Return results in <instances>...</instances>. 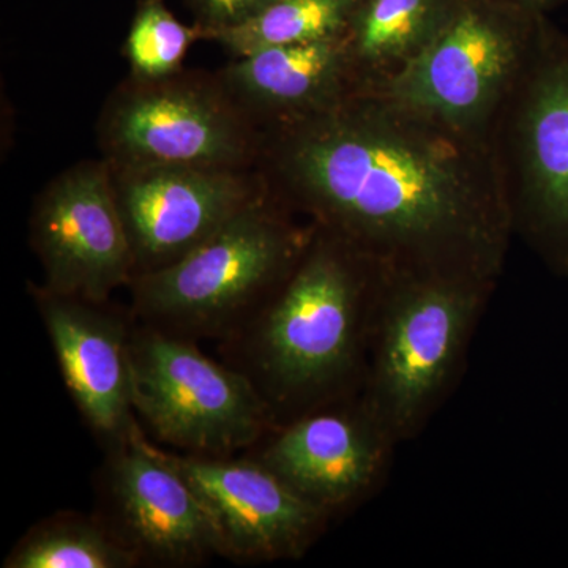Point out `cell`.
Masks as SVG:
<instances>
[{"label":"cell","instance_id":"5","mask_svg":"<svg viewBox=\"0 0 568 568\" xmlns=\"http://www.w3.org/2000/svg\"><path fill=\"white\" fill-rule=\"evenodd\" d=\"M488 148L514 234L568 278V33L548 14Z\"/></svg>","mask_w":568,"mask_h":568},{"label":"cell","instance_id":"6","mask_svg":"<svg viewBox=\"0 0 568 568\" xmlns=\"http://www.w3.org/2000/svg\"><path fill=\"white\" fill-rule=\"evenodd\" d=\"M544 17L514 0H457L416 61L375 92L488 145Z\"/></svg>","mask_w":568,"mask_h":568},{"label":"cell","instance_id":"2","mask_svg":"<svg viewBox=\"0 0 568 568\" xmlns=\"http://www.w3.org/2000/svg\"><path fill=\"white\" fill-rule=\"evenodd\" d=\"M286 278L233 336L224 362L244 373L274 425L361 394L384 268L312 224Z\"/></svg>","mask_w":568,"mask_h":568},{"label":"cell","instance_id":"19","mask_svg":"<svg viewBox=\"0 0 568 568\" xmlns=\"http://www.w3.org/2000/svg\"><path fill=\"white\" fill-rule=\"evenodd\" d=\"M201 39L196 26L189 28L174 17L164 0H141L123 54L132 77L156 80L182 70V62L193 41Z\"/></svg>","mask_w":568,"mask_h":568},{"label":"cell","instance_id":"10","mask_svg":"<svg viewBox=\"0 0 568 568\" xmlns=\"http://www.w3.org/2000/svg\"><path fill=\"white\" fill-rule=\"evenodd\" d=\"M110 168L132 245L134 276L181 260L268 194L257 170L170 164Z\"/></svg>","mask_w":568,"mask_h":568},{"label":"cell","instance_id":"1","mask_svg":"<svg viewBox=\"0 0 568 568\" xmlns=\"http://www.w3.org/2000/svg\"><path fill=\"white\" fill-rule=\"evenodd\" d=\"M272 197L381 267L495 284L510 213L488 145L375 91L260 129Z\"/></svg>","mask_w":568,"mask_h":568},{"label":"cell","instance_id":"9","mask_svg":"<svg viewBox=\"0 0 568 568\" xmlns=\"http://www.w3.org/2000/svg\"><path fill=\"white\" fill-rule=\"evenodd\" d=\"M31 246L55 294L104 304L134 278L129 234L106 160H88L52 179L31 213Z\"/></svg>","mask_w":568,"mask_h":568},{"label":"cell","instance_id":"17","mask_svg":"<svg viewBox=\"0 0 568 568\" xmlns=\"http://www.w3.org/2000/svg\"><path fill=\"white\" fill-rule=\"evenodd\" d=\"M140 560L102 518L52 515L33 526L3 559V568H132Z\"/></svg>","mask_w":568,"mask_h":568},{"label":"cell","instance_id":"21","mask_svg":"<svg viewBox=\"0 0 568 568\" xmlns=\"http://www.w3.org/2000/svg\"><path fill=\"white\" fill-rule=\"evenodd\" d=\"M514 2L519 3V6L530 11H536V13L548 14L549 11L556 9V7H559L560 3L566 2V0H514Z\"/></svg>","mask_w":568,"mask_h":568},{"label":"cell","instance_id":"20","mask_svg":"<svg viewBox=\"0 0 568 568\" xmlns=\"http://www.w3.org/2000/svg\"><path fill=\"white\" fill-rule=\"evenodd\" d=\"M196 17L201 39L213 32L235 28L248 21L272 0H185Z\"/></svg>","mask_w":568,"mask_h":568},{"label":"cell","instance_id":"13","mask_svg":"<svg viewBox=\"0 0 568 568\" xmlns=\"http://www.w3.org/2000/svg\"><path fill=\"white\" fill-rule=\"evenodd\" d=\"M394 446L357 394L274 426L250 455L334 518L375 489Z\"/></svg>","mask_w":568,"mask_h":568},{"label":"cell","instance_id":"18","mask_svg":"<svg viewBox=\"0 0 568 568\" xmlns=\"http://www.w3.org/2000/svg\"><path fill=\"white\" fill-rule=\"evenodd\" d=\"M358 0H272L235 28L213 32L234 59L268 48L294 47L343 37Z\"/></svg>","mask_w":568,"mask_h":568},{"label":"cell","instance_id":"8","mask_svg":"<svg viewBox=\"0 0 568 568\" xmlns=\"http://www.w3.org/2000/svg\"><path fill=\"white\" fill-rule=\"evenodd\" d=\"M97 138L112 166L256 170L260 129L216 74L181 70L156 80L130 78L104 104Z\"/></svg>","mask_w":568,"mask_h":568},{"label":"cell","instance_id":"12","mask_svg":"<svg viewBox=\"0 0 568 568\" xmlns=\"http://www.w3.org/2000/svg\"><path fill=\"white\" fill-rule=\"evenodd\" d=\"M211 519L219 556L241 562L301 559L328 515L306 503L252 455L171 454Z\"/></svg>","mask_w":568,"mask_h":568},{"label":"cell","instance_id":"7","mask_svg":"<svg viewBox=\"0 0 568 568\" xmlns=\"http://www.w3.org/2000/svg\"><path fill=\"white\" fill-rule=\"evenodd\" d=\"M130 369L134 414L156 439L186 454L233 457L275 426L252 381L193 339L134 321Z\"/></svg>","mask_w":568,"mask_h":568},{"label":"cell","instance_id":"11","mask_svg":"<svg viewBox=\"0 0 568 568\" xmlns=\"http://www.w3.org/2000/svg\"><path fill=\"white\" fill-rule=\"evenodd\" d=\"M100 487V518L140 566L194 567L219 555L211 519L171 454L141 426L111 440Z\"/></svg>","mask_w":568,"mask_h":568},{"label":"cell","instance_id":"14","mask_svg":"<svg viewBox=\"0 0 568 568\" xmlns=\"http://www.w3.org/2000/svg\"><path fill=\"white\" fill-rule=\"evenodd\" d=\"M33 302L50 336L67 390L74 405L106 443L134 424L130 342L132 313L108 302L84 301L29 284Z\"/></svg>","mask_w":568,"mask_h":568},{"label":"cell","instance_id":"4","mask_svg":"<svg viewBox=\"0 0 568 568\" xmlns=\"http://www.w3.org/2000/svg\"><path fill=\"white\" fill-rule=\"evenodd\" d=\"M493 287L384 268L358 396L392 443L416 435L446 394Z\"/></svg>","mask_w":568,"mask_h":568},{"label":"cell","instance_id":"3","mask_svg":"<svg viewBox=\"0 0 568 568\" xmlns=\"http://www.w3.org/2000/svg\"><path fill=\"white\" fill-rule=\"evenodd\" d=\"M294 216L268 193L181 260L134 276L133 320L193 342L230 338L308 244L312 223Z\"/></svg>","mask_w":568,"mask_h":568},{"label":"cell","instance_id":"16","mask_svg":"<svg viewBox=\"0 0 568 568\" xmlns=\"http://www.w3.org/2000/svg\"><path fill=\"white\" fill-rule=\"evenodd\" d=\"M457 0H358L343 41L357 91H375L416 61Z\"/></svg>","mask_w":568,"mask_h":568},{"label":"cell","instance_id":"15","mask_svg":"<svg viewBox=\"0 0 568 568\" xmlns=\"http://www.w3.org/2000/svg\"><path fill=\"white\" fill-rule=\"evenodd\" d=\"M215 74L257 129L327 110L357 91L342 37L268 48L234 59Z\"/></svg>","mask_w":568,"mask_h":568}]
</instances>
